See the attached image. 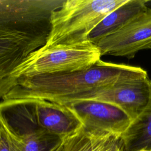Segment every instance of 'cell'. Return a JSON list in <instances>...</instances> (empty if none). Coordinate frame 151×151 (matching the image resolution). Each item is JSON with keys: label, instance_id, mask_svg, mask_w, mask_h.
<instances>
[{"label": "cell", "instance_id": "obj_1", "mask_svg": "<svg viewBox=\"0 0 151 151\" xmlns=\"http://www.w3.org/2000/svg\"><path fill=\"white\" fill-rule=\"evenodd\" d=\"M127 0H65L50 18L45 46L71 44L88 40L92 29Z\"/></svg>", "mask_w": 151, "mask_h": 151}, {"label": "cell", "instance_id": "obj_2", "mask_svg": "<svg viewBox=\"0 0 151 151\" xmlns=\"http://www.w3.org/2000/svg\"><path fill=\"white\" fill-rule=\"evenodd\" d=\"M50 31V23L0 22V101L17 86L14 70L45 44Z\"/></svg>", "mask_w": 151, "mask_h": 151}, {"label": "cell", "instance_id": "obj_3", "mask_svg": "<svg viewBox=\"0 0 151 151\" xmlns=\"http://www.w3.org/2000/svg\"><path fill=\"white\" fill-rule=\"evenodd\" d=\"M97 46L87 40L71 44L45 45L28 57L13 71L18 80L44 75L69 73L91 67L101 60Z\"/></svg>", "mask_w": 151, "mask_h": 151}, {"label": "cell", "instance_id": "obj_4", "mask_svg": "<svg viewBox=\"0 0 151 151\" xmlns=\"http://www.w3.org/2000/svg\"><path fill=\"white\" fill-rule=\"evenodd\" d=\"M4 100H8L28 121L63 139L83 126L80 120L67 106L40 99Z\"/></svg>", "mask_w": 151, "mask_h": 151}, {"label": "cell", "instance_id": "obj_5", "mask_svg": "<svg viewBox=\"0 0 151 151\" xmlns=\"http://www.w3.org/2000/svg\"><path fill=\"white\" fill-rule=\"evenodd\" d=\"M0 122L9 151H50L63 140L28 121L7 100L0 101Z\"/></svg>", "mask_w": 151, "mask_h": 151}, {"label": "cell", "instance_id": "obj_6", "mask_svg": "<svg viewBox=\"0 0 151 151\" xmlns=\"http://www.w3.org/2000/svg\"><path fill=\"white\" fill-rule=\"evenodd\" d=\"M148 77L91 90L64 99L57 103L67 104L77 101L93 100L116 106L133 121L145 109L150 97Z\"/></svg>", "mask_w": 151, "mask_h": 151}, {"label": "cell", "instance_id": "obj_7", "mask_svg": "<svg viewBox=\"0 0 151 151\" xmlns=\"http://www.w3.org/2000/svg\"><path fill=\"white\" fill-rule=\"evenodd\" d=\"M101 55L132 58L140 50L151 45V8L136 17L118 31L96 44Z\"/></svg>", "mask_w": 151, "mask_h": 151}, {"label": "cell", "instance_id": "obj_8", "mask_svg": "<svg viewBox=\"0 0 151 151\" xmlns=\"http://www.w3.org/2000/svg\"><path fill=\"white\" fill-rule=\"evenodd\" d=\"M86 129L101 133L122 136L132 122L120 108L104 102L82 100L67 104Z\"/></svg>", "mask_w": 151, "mask_h": 151}, {"label": "cell", "instance_id": "obj_9", "mask_svg": "<svg viewBox=\"0 0 151 151\" xmlns=\"http://www.w3.org/2000/svg\"><path fill=\"white\" fill-rule=\"evenodd\" d=\"M147 1L127 0L107 14L88 34L87 40L96 44L99 41L127 25L147 8Z\"/></svg>", "mask_w": 151, "mask_h": 151}, {"label": "cell", "instance_id": "obj_10", "mask_svg": "<svg viewBox=\"0 0 151 151\" xmlns=\"http://www.w3.org/2000/svg\"><path fill=\"white\" fill-rule=\"evenodd\" d=\"M62 151H123L120 136L89 130L83 126L63 139Z\"/></svg>", "mask_w": 151, "mask_h": 151}, {"label": "cell", "instance_id": "obj_11", "mask_svg": "<svg viewBox=\"0 0 151 151\" xmlns=\"http://www.w3.org/2000/svg\"><path fill=\"white\" fill-rule=\"evenodd\" d=\"M150 97L143 111L121 136L123 151H151V80Z\"/></svg>", "mask_w": 151, "mask_h": 151}, {"label": "cell", "instance_id": "obj_12", "mask_svg": "<svg viewBox=\"0 0 151 151\" xmlns=\"http://www.w3.org/2000/svg\"><path fill=\"white\" fill-rule=\"evenodd\" d=\"M0 151H9L8 142L5 132L0 139Z\"/></svg>", "mask_w": 151, "mask_h": 151}, {"label": "cell", "instance_id": "obj_13", "mask_svg": "<svg viewBox=\"0 0 151 151\" xmlns=\"http://www.w3.org/2000/svg\"><path fill=\"white\" fill-rule=\"evenodd\" d=\"M63 145V141L61 142H60L58 145H57L55 147H54L50 151H62Z\"/></svg>", "mask_w": 151, "mask_h": 151}, {"label": "cell", "instance_id": "obj_14", "mask_svg": "<svg viewBox=\"0 0 151 151\" xmlns=\"http://www.w3.org/2000/svg\"><path fill=\"white\" fill-rule=\"evenodd\" d=\"M4 129H3V127H2V126L1 123V122H0V139H1V137H2V134H4Z\"/></svg>", "mask_w": 151, "mask_h": 151}, {"label": "cell", "instance_id": "obj_15", "mask_svg": "<svg viewBox=\"0 0 151 151\" xmlns=\"http://www.w3.org/2000/svg\"><path fill=\"white\" fill-rule=\"evenodd\" d=\"M149 49H150V50H151V45L149 47Z\"/></svg>", "mask_w": 151, "mask_h": 151}]
</instances>
